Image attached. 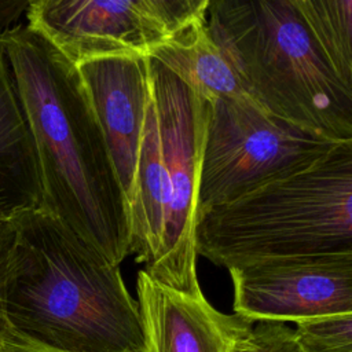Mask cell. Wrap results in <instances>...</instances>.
I'll use <instances>...</instances> for the list:
<instances>
[{
  "label": "cell",
  "mask_w": 352,
  "mask_h": 352,
  "mask_svg": "<svg viewBox=\"0 0 352 352\" xmlns=\"http://www.w3.org/2000/svg\"><path fill=\"white\" fill-rule=\"evenodd\" d=\"M34 144L41 209L120 265L131 254L129 212L77 66L28 25L0 30Z\"/></svg>",
  "instance_id": "1"
},
{
  "label": "cell",
  "mask_w": 352,
  "mask_h": 352,
  "mask_svg": "<svg viewBox=\"0 0 352 352\" xmlns=\"http://www.w3.org/2000/svg\"><path fill=\"white\" fill-rule=\"evenodd\" d=\"M11 226L1 280L6 333L44 352H142L138 301L120 265L44 209Z\"/></svg>",
  "instance_id": "2"
},
{
  "label": "cell",
  "mask_w": 352,
  "mask_h": 352,
  "mask_svg": "<svg viewBox=\"0 0 352 352\" xmlns=\"http://www.w3.org/2000/svg\"><path fill=\"white\" fill-rule=\"evenodd\" d=\"M147 65L150 94L128 208L131 253L154 280L199 294L195 226L210 100L160 62L147 58Z\"/></svg>",
  "instance_id": "3"
},
{
  "label": "cell",
  "mask_w": 352,
  "mask_h": 352,
  "mask_svg": "<svg viewBox=\"0 0 352 352\" xmlns=\"http://www.w3.org/2000/svg\"><path fill=\"white\" fill-rule=\"evenodd\" d=\"M206 28L261 110L352 142V89L315 44L294 0H209Z\"/></svg>",
  "instance_id": "4"
},
{
  "label": "cell",
  "mask_w": 352,
  "mask_h": 352,
  "mask_svg": "<svg viewBox=\"0 0 352 352\" xmlns=\"http://www.w3.org/2000/svg\"><path fill=\"white\" fill-rule=\"evenodd\" d=\"M195 252L226 270L352 253V142L338 143L304 172L201 212Z\"/></svg>",
  "instance_id": "5"
},
{
  "label": "cell",
  "mask_w": 352,
  "mask_h": 352,
  "mask_svg": "<svg viewBox=\"0 0 352 352\" xmlns=\"http://www.w3.org/2000/svg\"><path fill=\"white\" fill-rule=\"evenodd\" d=\"M338 143L274 117L248 98L212 99L198 214L309 169Z\"/></svg>",
  "instance_id": "6"
},
{
  "label": "cell",
  "mask_w": 352,
  "mask_h": 352,
  "mask_svg": "<svg viewBox=\"0 0 352 352\" xmlns=\"http://www.w3.org/2000/svg\"><path fill=\"white\" fill-rule=\"evenodd\" d=\"M209 0H30L28 26L72 63L139 56L206 12Z\"/></svg>",
  "instance_id": "7"
},
{
  "label": "cell",
  "mask_w": 352,
  "mask_h": 352,
  "mask_svg": "<svg viewBox=\"0 0 352 352\" xmlns=\"http://www.w3.org/2000/svg\"><path fill=\"white\" fill-rule=\"evenodd\" d=\"M227 271L234 312L250 323L352 314V253L270 258Z\"/></svg>",
  "instance_id": "8"
},
{
  "label": "cell",
  "mask_w": 352,
  "mask_h": 352,
  "mask_svg": "<svg viewBox=\"0 0 352 352\" xmlns=\"http://www.w3.org/2000/svg\"><path fill=\"white\" fill-rule=\"evenodd\" d=\"M76 66L129 208L150 94L147 58H102Z\"/></svg>",
  "instance_id": "9"
},
{
  "label": "cell",
  "mask_w": 352,
  "mask_h": 352,
  "mask_svg": "<svg viewBox=\"0 0 352 352\" xmlns=\"http://www.w3.org/2000/svg\"><path fill=\"white\" fill-rule=\"evenodd\" d=\"M143 334L142 352H232L253 326L238 315L217 311L204 296L188 294L150 278H136Z\"/></svg>",
  "instance_id": "10"
},
{
  "label": "cell",
  "mask_w": 352,
  "mask_h": 352,
  "mask_svg": "<svg viewBox=\"0 0 352 352\" xmlns=\"http://www.w3.org/2000/svg\"><path fill=\"white\" fill-rule=\"evenodd\" d=\"M34 144L0 43V221L41 209Z\"/></svg>",
  "instance_id": "11"
},
{
  "label": "cell",
  "mask_w": 352,
  "mask_h": 352,
  "mask_svg": "<svg viewBox=\"0 0 352 352\" xmlns=\"http://www.w3.org/2000/svg\"><path fill=\"white\" fill-rule=\"evenodd\" d=\"M148 58L160 62L208 100L250 99L236 70L210 37L206 12L151 51Z\"/></svg>",
  "instance_id": "12"
},
{
  "label": "cell",
  "mask_w": 352,
  "mask_h": 352,
  "mask_svg": "<svg viewBox=\"0 0 352 352\" xmlns=\"http://www.w3.org/2000/svg\"><path fill=\"white\" fill-rule=\"evenodd\" d=\"M294 3L333 72L352 89V0H294Z\"/></svg>",
  "instance_id": "13"
},
{
  "label": "cell",
  "mask_w": 352,
  "mask_h": 352,
  "mask_svg": "<svg viewBox=\"0 0 352 352\" xmlns=\"http://www.w3.org/2000/svg\"><path fill=\"white\" fill-rule=\"evenodd\" d=\"M296 324L298 340L315 352H352V314L311 318Z\"/></svg>",
  "instance_id": "14"
},
{
  "label": "cell",
  "mask_w": 352,
  "mask_h": 352,
  "mask_svg": "<svg viewBox=\"0 0 352 352\" xmlns=\"http://www.w3.org/2000/svg\"><path fill=\"white\" fill-rule=\"evenodd\" d=\"M232 352H315L285 323L258 322L235 344Z\"/></svg>",
  "instance_id": "15"
},
{
  "label": "cell",
  "mask_w": 352,
  "mask_h": 352,
  "mask_svg": "<svg viewBox=\"0 0 352 352\" xmlns=\"http://www.w3.org/2000/svg\"><path fill=\"white\" fill-rule=\"evenodd\" d=\"M30 0H3L0 1V28L10 29V25L16 22L26 12Z\"/></svg>",
  "instance_id": "16"
},
{
  "label": "cell",
  "mask_w": 352,
  "mask_h": 352,
  "mask_svg": "<svg viewBox=\"0 0 352 352\" xmlns=\"http://www.w3.org/2000/svg\"><path fill=\"white\" fill-rule=\"evenodd\" d=\"M12 238V226L11 221H0V336L6 333V323L1 311V280H3V270L7 257V252Z\"/></svg>",
  "instance_id": "17"
},
{
  "label": "cell",
  "mask_w": 352,
  "mask_h": 352,
  "mask_svg": "<svg viewBox=\"0 0 352 352\" xmlns=\"http://www.w3.org/2000/svg\"><path fill=\"white\" fill-rule=\"evenodd\" d=\"M1 345H3L4 352H44L41 349H37V348L18 340L16 337H14L8 333H4L1 336Z\"/></svg>",
  "instance_id": "18"
},
{
  "label": "cell",
  "mask_w": 352,
  "mask_h": 352,
  "mask_svg": "<svg viewBox=\"0 0 352 352\" xmlns=\"http://www.w3.org/2000/svg\"><path fill=\"white\" fill-rule=\"evenodd\" d=\"M3 336V334H1ZM1 336H0V352H4V349H3V345H1Z\"/></svg>",
  "instance_id": "19"
}]
</instances>
